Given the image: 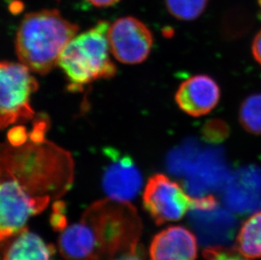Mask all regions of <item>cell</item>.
<instances>
[{
	"label": "cell",
	"instance_id": "cell-1",
	"mask_svg": "<svg viewBox=\"0 0 261 260\" xmlns=\"http://www.w3.org/2000/svg\"><path fill=\"white\" fill-rule=\"evenodd\" d=\"M142 222L130 202L100 199L80 221L60 231L58 248L66 260H115L139 248Z\"/></svg>",
	"mask_w": 261,
	"mask_h": 260
},
{
	"label": "cell",
	"instance_id": "cell-2",
	"mask_svg": "<svg viewBox=\"0 0 261 260\" xmlns=\"http://www.w3.org/2000/svg\"><path fill=\"white\" fill-rule=\"evenodd\" d=\"M0 177H9L33 196L57 201L71 189L74 165L59 149L6 150L0 146Z\"/></svg>",
	"mask_w": 261,
	"mask_h": 260
},
{
	"label": "cell",
	"instance_id": "cell-3",
	"mask_svg": "<svg viewBox=\"0 0 261 260\" xmlns=\"http://www.w3.org/2000/svg\"><path fill=\"white\" fill-rule=\"evenodd\" d=\"M79 25L58 10H42L24 16L15 38L20 63L37 74H47L55 66L66 45L76 36Z\"/></svg>",
	"mask_w": 261,
	"mask_h": 260
},
{
	"label": "cell",
	"instance_id": "cell-4",
	"mask_svg": "<svg viewBox=\"0 0 261 260\" xmlns=\"http://www.w3.org/2000/svg\"><path fill=\"white\" fill-rule=\"evenodd\" d=\"M109 25L106 20H100L91 29L73 37L63 50L58 65L73 88L116 74L108 41Z\"/></svg>",
	"mask_w": 261,
	"mask_h": 260
},
{
	"label": "cell",
	"instance_id": "cell-5",
	"mask_svg": "<svg viewBox=\"0 0 261 260\" xmlns=\"http://www.w3.org/2000/svg\"><path fill=\"white\" fill-rule=\"evenodd\" d=\"M37 89V81L25 65L0 62V129L34 117L31 96Z\"/></svg>",
	"mask_w": 261,
	"mask_h": 260
},
{
	"label": "cell",
	"instance_id": "cell-6",
	"mask_svg": "<svg viewBox=\"0 0 261 260\" xmlns=\"http://www.w3.org/2000/svg\"><path fill=\"white\" fill-rule=\"evenodd\" d=\"M51 202L33 196L15 180L0 177V241L27 228L30 219L42 213Z\"/></svg>",
	"mask_w": 261,
	"mask_h": 260
},
{
	"label": "cell",
	"instance_id": "cell-7",
	"mask_svg": "<svg viewBox=\"0 0 261 260\" xmlns=\"http://www.w3.org/2000/svg\"><path fill=\"white\" fill-rule=\"evenodd\" d=\"M143 205L156 225L177 221L190 209L197 206V198L189 196L179 184L158 173L148 180L143 192Z\"/></svg>",
	"mask_w": 261,
	"mask_h": 260
},
{
	"label": "cell",
	"instance_id": "cell-8",
	"mask_svg": "<svg viewBox=\"0 0 261 260\" xmlns=\"http://www.w3.org/2000/svg\"><path fill=\"white\" fill-rule=\"evenodd\" d=\"M108 41L112 55L122 64H141L152 49L153 36L145 23L133 16L119 18L109 25Z\"/></svg>",
	"mask_w": 261,
	"mask_h": 260
},
{
	"label": "cell",
	"instance_id": "cell-9",
	"mask_svg": "<svg viewBox=\"0 0 261 260\" xmlns=\"http://www.w3.org/2000/svg\"><path fill=\"white\" fill-rule=\"evenodd\" d=\"M103 153L108 162L102 173L101 187L107 198L131 203L142 189L141 171L129 155L114 148H105Z\"/></svg>",
	"mask_w": 261,
	"mask_h": 260
},
{
	"label": "cell",
	"instance_id": "cell-10",
	"mask_svg": "<svg viewBox=\"0 0 261 260\" xmlns=\"http://www.w3.org/2000/svg\"><path fill=\"white\" fill-rule=\"evenodd\" d=\"M220 96L217 82L208 75L198 74L180 85L175 101L182 112L197 118L211 113L219 102Z\"/></svg>",
	"mask_w": 261,
	"mask_h": 260
},
{
	"label": "cell",
	"instance_id": "cell-11",
	"mask_svg": "<svg viewBox=\"0 0 261 260\" xmlns=\"http://www.w3.org/2000/svg\"><path fill=\"white\" fill-rule=\"evenodd\" d=\"M149 254L150 260H195L197 240L184 226H169L153 238Z\"/></svg>",
	"mask_w": 261,
	"mask_h": 260
},
{
	"label": "cell",
	"instance_id": "cell-12",
	"mask_svg": "<svg viewBox=\"0 0 261 260\" xmlns=\"http://www.w3.org/2000/svg\"><path fill=\"white\" fill-rule=\"evenodd\" d=\"M56 248L28 228L0 241V260H52Z\"/></svg>",
	"mask_w": 261,
	"mask_h": 260
},
{
	"label": "cell",
	"instance_id": "cell-13",
	"mask_svg": "<svg viewBox=\"0 0 261 260\" xmlns=\"http://www.w3.org/2000/svg\"><path fill=\"white\" fill-rule=\"evenodd\" d=\"M236 249L248 259L261 258V211L243 224L237 236Z\"/></svg>",
	"mask_w": 261,
	"mask_h": 260
},
{
	"label": "cell",
	"instance_id": "cell-14",
	"mask_svg": "<svg viewBox=\"0 0 261 260\" xmlns=\"http://www.w3.org/2000/svg\"><path fill=\"white\" fill-rule=\"evenodd\" d=\"M239 121L248 132L261 135V94H254L244 100L239 109Z\"/></svg>",
	"mask_w": 261,
	"mask_h": 260
},
{
	"label": "cell",
	"instance_id": "cell-15",
	"mask_svg": "<svg viewBox=\"0 0 261 260\" xmlns=\"http://www.w3.org/2000/svg\"><path fill=\"white\" fill-rule=\"evenodd\" d=\"M209 0H165L166 7L177 20L191 21L206 10Z\"/></svg>",
	"mask_w": 261,
	"mask_h": 260
},
{
	"label": "cell",
	"instance_id": "cell-16",
	"mask_svg": "<svg viewBox=\"0 0 261 260\" xmlns=\"http://www.w3.org/2000/svg\"><path fill=\"white\" fill-rule=\"evenodd\" d=\"M228 126L221 119L208 121L202 128L203 138L211 143L222 142L228 136Z\"/></svg>",
	"mask_w": 261,
	"mask_h": 260
},
{
	"label": "cell",
	"instance_id": "cell-17",
	"mask_svg": "<svg viewBox=\"0 0 261 260\" xmlns=\"http://www.w3.org/2000/svg\"><path fill=\"white\" fill-rule=\"evenodd\" d=\"M204 258L207 260H249L244 258L237 251L230 250L222 247H212L204 252Z\"/></svg>",
	"mask_w": 261,
	"mask_h": 260
},
{
	"label": "cell",
	"instance_id": "cell-18",
	"mask_svg": "<svg viewBox=\"0 0 261 260\" xmlns=\"http://www.w3.org/2000/svg\"><path fill=\"white\" fill-rule=\"evenodd\" d=\"M50 223L56 231H62L68 226L66 217V206L63 201H55L53 207Z\"/></svg>",
	"mask_w": 261,
	"mask_h": 260
},
{
	"label": "cell",
	"instance_id": "cell-19",
	"mask_svg": "<svg viewBox=\"0 0 261 260\" xmlns=\"http://www.w3.org/2000/svg\"><path fill=\"white\" fill-rule=\"evenodd\" d=\"M252 54L254 59L261 65V30L254 37L252 44Z\"/></svg>",
	"mask_w": 261,
	"mask_h": 260
},
{
	"label": "cell",
	"instance_id": "cell-20",
	"mask_svg": "<svg viewBox=\"0 0 261 260\" xmlns=\"http://www.w3.org/2000/svg\"><path fill=\"white\" fill-rule=\"evenodd\" d=\"M144 258L145 257H144L143 249L139 246V248L136 251H134L132 253L123 254L115 260H144Z\"/></svg>",
	"mask_w": 261,
	"mask_h": 260
},
{
	"label": "cell",
	"instance_id": "cell-21",
	"mask_svg": "<svg viewBox=\"0 0 261 260\" xmlns=\"http://www.w3.org/2000/svg\"><path fill=\"white\" fill-rule=\"evenodd\" d=\"M95 7L105 8L111 7L120 2L121 0H87Z\"/></svg>",
	"mask_w": 261,
	"mask_h": 260
},
{
	"label": "cell",
	"instance_id": "cell-22",
	"mask_svg": "<svg viewBox=\"0 0 261 260\" xmlns=\"http://www.w3.org/2000/svg\"><path fill=\"white\" fill-rule=\"evenodd\" d=\"M259 5H260L261 6V0H259Z\"/></svg>",
	"mask_w": 261,
	"mask_h": 260
}]
</instances>
